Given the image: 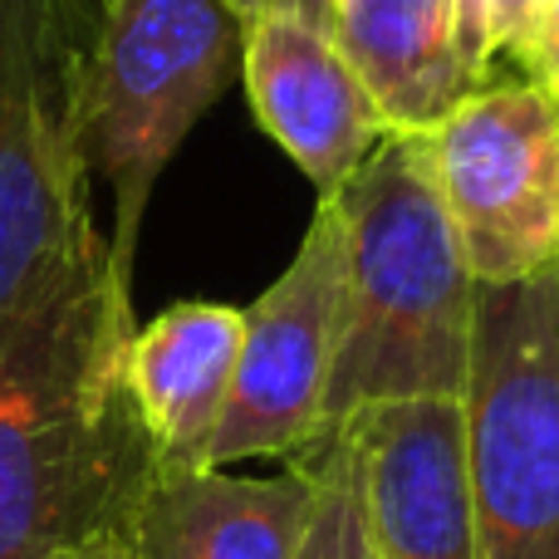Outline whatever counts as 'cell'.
Segmentation results:
<instances>
[{"mask_svg":"<svg viewBox=\"0 0 559 559\" xmlns=\"http://www.w3.org/2000/svg\"><path fill=\"white\" fill-rule=\"evenodd\" d=\"M128 275L88 246L0 338V559H64L128 535L163 476L123 378Z\"/></svg>","mask_w":559,"mask_h":559,"instance_id":"obj_1","label":"cell"},{"mask_svg":"<svg viewBox=\"0 0 559 559\" xmlns=\"http://www.w3.org/2000/svg\"><path fill=\"white\" fill-rule=\"evenodd\" d=\"M334 197L348 280L324 437L378 403L462 397L476 334V275L437 187L427 133H388Z\"/></svg>","mask_w":559,"mask_h":559,"instance_id":"obj_2","label":"cell"},{"mask_svg":"<svg viewBox=\"0 0 559 559\" xmlns=\"http://www.w3.org/2000/svg\"><path fill=\"white\" fill-rule=\"evenodd\" d=\"M246 59V10L236 0H114L79 69V153L114 192L118 275L133 251L153 182L202 114L231 88Z\"/></svg>","mask_w":559,"mask_h":559,"instance_id":"obj_3","label":"cell"},{"mask_svg":"<svg viewBox=\"0 0 559 559\" xmlns=\"http://www.w3.org/2000/svg\"><path fill=\"white\" fill-rule=\"evenodd\" d=\"M462 413L476 559H559V265L476 285Z\"/></svg>","mask_w":559,"mask_h":559,"instance_id":"obj_4","label":"cell"},{"mask_svg":"<svg viewBox=\"0 0 559 559\" xmlns=\"http://www.w3.org/2000/svg\"><path fill=\"white\" fill-rule=\"evenodd\" d=\"M74 98L79 55L55 0H0V338L104 241Z\"/></svg>","mask_w":559,"mask_h":559,"instance_id":"obj_5","label":"cell"},{"mask_svg":"<svg viewBox=\"0 0 559 559\" xmlns=\"http://www.w3.org/2000/svg\"><path fill=\"white\" fill-rule=\"evenodd\" d=\"M432 173L476 285L559 265V94L535 79L472 88L427 128Z\"/></svg>","mask_w":559,"mask_h":559,"instance_id":"obj_6","label":"cell"},{"mask_svg":"<svg viewBox=\"0 0 559 559\" xmlns=\"http://www.w3.org/2000/svg\"><path fill=\"white\" fill-rule=\"evenodd\" d=\"M348 236L338 197H319L295 261L246 309L231 403L222 413L206 466L226 472L255 456H305L324 442V407L344 329Z\"/></svg>","mask_w":559,"mask_h":559,"instance_id":"obj_7","label":"cell"},{"mask_svg":"<svg viewBox=\"0 0 559 559\" xmlns=\"http://www.w3.org/2000/svg\"><path fill=\"white\" fill-rule=\"evenodd\" d=\"M241 79L261 128L280 143V153L295 157L319 197L338 192L393 133L338 35L305 15H246Z\"/></svg>","mask_w":559,"mask_h":559,"instance_id":"obj_8","label":"cell"},{"mask_svg":"<svg viewBox=\"0 0 559 559\" xmlns=\"http://www.w3.org/2000/svg\"><path fill=\"white\" fill-rule=\"evenodd\" d=\"M348 427L364 456L373 559H476L462 397L378 403Z\"/></svg>","mask_w":559,"mask_h":559,"instance_id":"obj_9","label":"cell"},{"mask_svg":"<svg viewBox=\"0 0 559 559\" xmlns=\"http://www.w3.org/2000/svg\"><path fill=\"white\" fill-rule=\"evenodd\" d=\"M314 511L305 456L280 476H226L212 466H163L128 540L138 559H295Z\"/></svg>","mask_w":559,"mask_h":559,"instance_id":"obj_10","label":"cell"},{"mask_svg":"<svg viewBox=\"0 0 559 559\" xmlns=\"http://www.w3.org/2000/svg\"><path fill=\"white\" fill-rule=\"evenodd\" d=\"M241 338L246 309L212 299H187L133 329L123 378L163 466H206V447L231 403Z\"/></svg>","mask_w":559,"mask_h":559,"instance_id":"obj_11","label":"cell"},{"mask_svg":"<svg viewBox=\"0 0 559 559\" xmlns=\"http://www.w3.org/2000/svg\"><path fill=\"white\" fill-rule=\"evenodd\" d=\"M334 35L393 133H427L466 94L452 0H334Z\"/></svg>","mask_w":559,"mask_h":559,"instance_id":"obj_12","label":"cell"},{"mask_svg":"<svg viewBox=\"0 0 559 559\" xmlns=\"http://www.w3.org/2000/svg\"><path fill=\"white\" fill-rule=\"evenodd\" d=\"M305 462L314 466V511H309L295 559H373L364 456H358L354 427L344 423L338 432H329L319 447H309Z\"/></svg>","mask_w":559,"mask_h":559,"instance_id":"obj_13","label":"cell"},{"mask_svg":"<svg viewBox=\"0 0 559 559\" xmlns=\"http://www.w3.org/2000/svg\"><path fill=\"white\" fill-rule=\"evenodd\" d=\"M550 5L555 0H456V59L466 79L481 88L496 55L521 59L525 69Z\"/></svg>","mask_w":559,"mask_h":559,"instance_id":"obj_14","label":"cell"},{"mask_svg":"<svg viewBox=\"0 0 559 559\" xmlns=\"http://www.w3.org/2000/svg\"><path fill=\"white\" fill-rule=\"evenodd\" d=\"M108 5H114V0H55V15H59V25H64L69 49L79 55V69H84L88 49H94L98 29H104Z\"/></svg>","mask_w":559,"mask_h":559,"instance_id":"obj_15","label":"cell"},{"mask_svg":"<svg viewBox=\"0 0 559 559\" xmlns=\"http://www.w3.org/2000/svg\"><path fill=\"white\" fill-rule=\"evenodd\" d=\"M525 79H535V84L559 94V0L550 5V15H545V25H540V39H535L531 59H525Z\"/></svg>","mask_w":559,"mask_h":559,"instance_id":"obj_16","label":"cell"},{"mask_svg":"<svg viewBox=\"0 0 559 559\" xmlns=\"http://www.w3.org/2000/svg\"><path fill=\"white\" fill-rule=\"evenodd\" d=\"M236 5H241L246 15H255V10H289V15H305V20H314V25L334 29V0H236Z\"/></svg>","mask_w":559,"mask_h":559,"instance_id":"obj_17","label":"cell"},{"mask_svg":"<svg viewBox=\"0 0 559 559\" xmlns=\"http://www.w3.org/2000/svg\"><path fill=\"white\" fill-rule=\"evenodd\" d=\"M64 559H138V555H133V540H128V535H104V540L84 545V550L64 555Z\"/></svg>","mask_w":559,"mask_h":559,"instance_id":"obj_18","label":"cell"},{"mask_svg":"<svg viewBox=\"0 0 559 559\" xmlns=\"http://www.w3.org/2000/svg\"><path fill=\"white\" fill-rule=\"evenodd\" d=\"M452 20H456V0H452Z\"/></svg>","mask_w":559,"mask_h":559,"instance_id":"obj_19","label":"cell"}]
</instances>
